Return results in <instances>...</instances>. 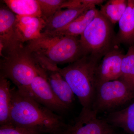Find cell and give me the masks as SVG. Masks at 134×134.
<instances>
[{
  "mask_svg": "<svg viewBox=\"0 0 134 134\" xmlns=\"http://www.w3.org/2000/svg\"><path fill=\"white\" fill-rule=\"evenodd\" d=\"M10 123L41 134H60L66 124L62 117L38 103L25 92L11 88Z\"/></svg>",
  "mask_w": 134,
  "mask_h": 134,
  "instance_id": "6da1fadb",
  "label": "cell"
},
{
  "mask_svg": "<svg viewBox=\"0 0 134 134\" xmlns=\"http://www.w3.org/2000/svg\"><path fill=\"white\" fill-rule=\"evenodd\" d=\"M26 51L45 70H57L58 64L74 62L83 56L79 38L43 32L36 39L26 42Z\"/></svg>",
  "mask_w": 134,
  "mask_h": 134,
  "instance_id": "7a4b0ae2",
  "label": "cell"
},
{
  "mask_svg": "<svg viewBox=\"0 0 134 134\" xmlns=\"http://www.w3.org/2000/svg\"><path fill=\"white\" fill-rule=\"evenodd\" d=\"M100 60L85 55L58 70L84 109L91 110L96 88V70Z\"/></svg>",
  "mask_w": 134,
  "mask_h": 134,
  "instance_id": "3957f363",
  "label": "cell"
},
{
  "mask_svg": "<svg viewBox=\"0 0 134 134\" xmlns=\"http://www.w3.org/2000/svg\"><path fill=\"white\" fill-rule=\"evenodd\" d=\"M0 75L10 80L19 90L26 91L37 76L46 77L41 68L25 48L24 45L2 58Z\"/></svg>",
  "mask_w": 134,
  "mask_h": 134,
  "instance_id": "277c9868",
  "label": "cell"
},
{
  "mask_svg": "<svg viewBox=\"0 0 134 134\" xmlns=\"http://www.w3.org/2000/svg\"><path fill=\"white\" fill-rule=\"evenodd\" d=\"M113 24L99 12L79 38L83 56L90 55L101 59L116 45Z\"/></svg>",
  "mask_w": 134,
  "mask_h": 134,
  "instance_id": "5b68a950",
  "label": "cell"
},
{
  "mask_svg": "<svg viewBox=\"0 0 134 134\" xmlns=\"http://www.w3.org/2000/svg\"><path fill=\"white\" fill-rule=\"evenodd\" d=\"M134 99V87L120 79L97 86L91 110L97 114L123 105Z\"/></svg>",
  "mask_w": 134,
  "mask_h": 134,
  "instance_id": "8992f818",
  "label": "cell"
},
{
  "mask_svg": "<svg viewBox=\"0 0 134 134\" xmlns=\"http://www.w3.org/2000/svg\"><path fill=\"white\" fill-rule=\"evenodd\" d=\"M92 110L82 108L74 124H67L60 134H118L105 119H100Z\"/></svg>",
  "mask_w": 134,
  "mask_h": 134,
  "instance_id": "52a82bcc",
  "label": "cell"
},
{
  "mask_svg": "<svg viewBox=\"0 0 134 134\" xmlns=\"http://www.w3.org/2000/svg\"><path fill=\"white\" fill-rule=\"evenodd\" d=\"M22 91L27 92L38 103L59 115L65 113L69 109L55 96L45 77L43 76H37L29 88Z\"/></svg>",
  "mask_w": 134,
  "mask_h": 134,
  "instance_id": "ba28073f",
  "label": "cell"
},
{
  "mask_svg": "<svg viewBox=\"0 0 134 134\" xmlns=\"http://www.w3.org/2000/svg\"><path fill=\"white\" fill-rule=\"evenodd\" d=\"M16 15L7 6L0 9V55L1 58L24 45L18 41L16 33Z\"/></svg>",
  "mask_w": 134,
  "mask_h": 134,
  "instance_id": "9c48e42d",
  "label": "cell"
},
{
  "mask_svg": "<svg viewBox=\"0 0 134 134\" xmlns=\"http://www.w3.org/2000/svg\"><path fill=\"white\" fill-rule=\"evenodd\" d=\"M124 55L116 46L103 56L96 68V87L103 83L119 79Z\"/></svg>",
  "mask_w": 134,
  "mask_h": 134,
  "instance_id": "30bf717a",
  "label": "cell"
},
{
  "mask_svg": "<svg viewBox=\"0 0 134 134\" xmlns=\"http://www.w3.org/2000/svg\"><path fill=\"white\" fill-rule=\"evenodd\" d=\"M46 21L41 17L16 15L15 21L16 33L18 41L24 44L41 36Z\"/></svg>",
  "mask_w": 134,
  "mask_h": 134,
  "instance_id": "8fae6325",
  "label": "cell"
},
{
  "mask_svg": "<svg viewBox=\"0 0 134 134\" xmlns=\"http://www.w3.org/2000/svg\"><path fill=\"white\" fill-rule=\"evenodd\" d=\"M127 5L119 22V30L115 35L116 45L123 44H134V1L128 0Z\"/></svg>",
  "mask_w": 134,
  "mask_h": 134,
  "instance_id": "7c38bea8",
  "label": "cell"
},
{
  "mask_svg": "<svg viewBox=\"0 0 134 134\" xmlns=\"http://www.w3.org/2000/svg\"><path fill=\"white\" fill-rule=\"evenodd\" d=\"M46 78L54 93L60 101L70 108L74 100V93L58 70H45Z\"/></svg>",
  "mask_w": 134,
  "mask_h": 134,
  "instance_id": "4fadbf2b",
  "label": "cell"
},
{
  "mask_svg": "<svg viewBox=\"0 0 134 134\" xmlns=\"http://www.w3.org/2000/svg\"><path fill=\"white\" fill-rule=\"evenodd\" d=\"M91 8L60 9L46 20L45 27L43 32H50L60 30Z\"/></svg>",
  "mask_w": 134,
  "mask_h": 134,
  "instance_id": "5bb4252c",
  "label": "cell"
},
{
  "mask_svg": "<svg viewBox=\"0 0 134 134\" xmlns=\"http://www.w3.org/2000/svg\"><path fill=\"white\" fill-rule=\"evenodd\" d=\"M98 11V10L96 8V6L93 7L83 12L64 28L56 31L46 33L59 36L75 37L81 36L92 21Z\"/></svg>",
  "mask_w": 134,
  "mask_h": 134,
  "instance_id": "9a60e30c",
  "label": "cell"
},
{
  "mask_svg": "<svg viewBox=\"0 0 134 134\" xmlns=\"http://www.w3.org/2000/svg\"><path fill=\"white\" fill-rule=\"evenodd\" d=\"M106 120L113 126L122 129L129 134H134V102L122 110L109 114Z\"/></svg>",
  "mask_w": 134,
  "mask_h": 134,
  "instance_id": "2e32d148",
  "label": "cell"
},
{
  "mask_svg": "<svg viewBox=\"0 0 134 134\" xmlns=\"http://www.w3.org/2000/svg\"><path fill=\"white\" fill-rule=\"evenodd\" d=\"M3 1L16 15L42 18L37 0H5Z\"/></svg>",
  "mask_w": 134,
  "mask_h": 134,
  "instance_id": "e0dca14e",
  "label": "cell"
},
{
  "mask_svg": "<svg viewBox=\"0 0 134 134\" xmlns=\"http://www.w3.org/2000/svg\"><path fill=\"white\" fill-rule=\"evenodd\" d=\"M12 93L9 80L0 75V125L10 123Z\"/></svg>",
  "mask_w": 134,
  "mask_h": 134,
  "instance_id": "ac0fdd59",
  "label": "cell"
},
{
  "mask_svg": "<svg viewBox=\"0 0 134 134\" xmlns=\"http://www.w3.org/2000/svg\"><path fill=\"white\" fill-rule=\"evenodd\" d=\"M127 1L110 0L101 5L99 12L113 24L119 23L127 5Z\"/></svg>",
  "mask_w": 134,
  "mask_h": 134,
  "instance_id": "d6986e66",
  "label": "cell"
},
{
  "mask_svg": "<svg viewBox=\"0 0 134 134\" xmlns=\"http://www.w3.org/2000/svg\"><path fill=\"white\" fill-rule=\"evenodd\" d=\"M121 71L119 79L134 87V44L130 46L123 57Z\"/></svg>",
  "mask_w": 134,
  "mask_h": 134,
  "instance_id": "ffe728a7",
  "label": "cell"
},
{
  "mask_svg": "<svg viewBox=\"0 0 134 134\" xmlns=\"http://www.w3.org/2000/svg\"><path fill=\"white\" fill-rule=\"evenodd\" d=\"M41 17L45 21L52 16L57 11L61 9L64 0H37Z\"/></svg>",
  "mask_w": 134,
  "mask_h": 134,
  "instance_id": "44dd1931",
  "label": "cell"
},
{
  "mask_svg": "<svg viewBox=\"0 0 134 134\" xmlns=\"http://www.w3.org/2000/svg\"><path fill=\"white\" fill-rule=\"evenodd\" d=\"M103 0H69L65 1L61 9L63 8H91L97 5H101Z\"/></svg>",
  "mask_w": 134,
  "mask_h": 134,
  "instance_id": "7402d4cb",
  "label": "cell"
},
{
  "mask_svg": "<svg viewBox=\"0 0 134 134\" xmlns=\"http://www.w3.org/2000/svg\"><path fill=\"white\" fill-rule=\"evenodd\" d=\"M0 134H41L33 130L9 124L0 126Z\"/></svg>",
  "mask_w": 134,
  "mask_h": 134,
  "instance_id": "603a6c76",
  "label": "cell"
},
{
  "mask_svg": "<svg viewBox=\"0 0 134 134\" xmlns=\"http://www.w3.org/2000/svg\"></svg>",
  "mask_w": 134,
  "mask_h": 134,
  "instance_id": "cb8c5ba5",
  "label": "cell"
}]
</instances>
